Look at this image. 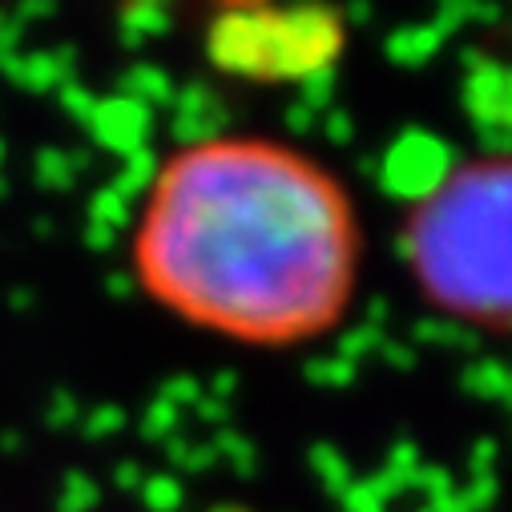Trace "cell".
<instances>
[{
  "mask_svg": "<svg viewBox=\"0 0 512 512\" xmlns=\"http://www.w3.org/2000/svg\"><path fill=\"white\" fill-rule=\"evenodd\" d=\"M404 259L444 319L512 339V154L448 170L404 218Z\"/></svg>",
  "mask_w": 512,
  "mask_h": 512,
  "instance_id": "obj_2",
  "label": "cell"
},
{
  "mask_svg": "<svg viewBox=\"0 0 512 512\" xmlns=\"http://www.w3.org/2000/svg\"><path fill=\"white\" fill-rule=\"evenodd\" d=\"M130 271L170 319L259 351L331 335L359 287L351 190L267 134H210L170 150L142 190Z\"/></svg>",
  "mask_w": 512,
  "mask_h": 512,
  "instance_id": "obj_1",
  "label": "cell"
}]
</instances>
